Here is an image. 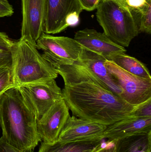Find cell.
Wrapping results in <instances>:
<instances>
[{
	"mask_svg": "<svg viewBox=\"0 0 151 152\" xmlns=\"http://www.w3.org/2000/svg\"><path fill=\"white\" fill-rule=\"evenodd\" d=\"M63 98L72 115L106 126L129 118L136 105L104 88L96 81L84 80L64 85Z\"/></svg>",
	"mask_w": 151,
	"mask_h": 152,
	"instance_id": "1",
	"label": "cell"
},
{
	"mask_svg": "<svg viewBox=\"0 0 151 152\" xmlns=\"http://www.w3.org/2000/svg\"><path fill=\"white\" fill-rule=\"evenodd\" d=\"M37 120L17 87L0 97V126L2 137L12 146L25 152L33 151L41 142Z\"/></svg>",
	"mask_w": 151,
	"mask_h": 152,
	"instance_id": "2",
	"label": "cell"
},
{
	"mask_svg": "<svg viewBox=\"0 0 151 152\" xmlns=\"http://www.w3.org/2000/svg\"><path fill=\"white\" fill-rule=\"evenodd\" d=\"M12 78L16 87L25 84L56 79L58 76L51 64L37 47L20 38L11 50Z\"/></svg>",
	"mask_w": 151,
	"mask_h": 152,
	"instance_id": "3",
	"label": "cell"
},
{
	"mask_svg": "<svg viewBox=\"0 0 151 152\" xmlns=\"http://www.w3.org/2000/svg\"><path fill=\"white\" fill-rule=\"evenodd\" d=\"M96 10L97 20L104 34L118 45L129 47L139 34L132 12L113 0H100Z\"/></svg>",
	"mask_w": 151,
	"mask_h": 152,
	"instance_id": "4",
	"label": "cell"
},
{
	"mask_svg": "<svg viewBox=\"0 0 151 152\" xmlns=\"http://www.w3.org/2000/svg\"><path fill=\"white\" fill-rule=\"evenodd\" d=\"M17 87L37 121L53 104L63 99L62 89L55 79L48 80Z\"/></svg>",
	"mask_w": 151,
	"mask_h": 152,
	"instance_id": "5",
	"label": "cell"
},
{
	"mask_svg": "<svg viewBox=\"0 0 151 152\" xmlns=\"http://www.w3.org/2000/svg\"><path fill=\"white\" fill-rule=\"evenodd\" d=\"M105 65L122 89L120 96L128 103L137 105L151 98V80L129 74L110 61Z\"/></svg>",
	"mask_w": 151,
	"mask_h": 152,
	"instance_id": "6",
	"label": "cell"
},
{
	"mask_svg": "<svg viewBox=\"0 0 151 152\" xmlns=\"http://www.w3.org/2000/svg\"><path fill=\"white\" fill-rule=\"evenodd\" d=\"M36 47L43 51L42 55L45 58L67 65L78 60L82 48L74 38L53 36L44 33L37 40Z\"/></svg>",
	"mask_w": 151,
	"mask_h": 152,
	"instance_id": "7",
	"label": "cell"
},
{
	"mask_svg": "<svg viewBox=\"0 0 151 152\" xmlns=\"http://www.w3.org/2000/svg\"><path fill=\"white\" fill-rule=\"evenodd\" d=\"M83 10L79 0H45L43 32L48 34L63 32L68 27V17L80 15Z\"/></svg>",
	"mask_w": 151,
	"mask_h": 152,
	"instance_id": "8",
	"label": "cell"
},
{
	"mask_svg": "<svg viewBox=\"0 0 151 152\" xmlns=\"http://www.w3.org/2000/svg\"><path fill=\"white\" fill-rule=\"evenodd\" d=\"M70 116L69 108L64 99L53 104L37 121V131L41 141L49 144L57 141Z\"/></svg>",
	"mask_w": 151,
	"mask_h": 152,
	"instance_id": "9",
	"label": "cell"
},
{
	"mask_svg": "<svg viewBox=\"0 0 151 152\" xmlns=\"http://www.w3.org/2000/svg\"><path fill=\"white\" fill-rule=\"evenodd\" d=\"M22 21L21 37L36 47L43 32L45 0H21Z\"/></svg>",
	"mask_w": 151,
	"mask_h": 152,
	"instance_id": "10",
	"label": "cell"
},
{
	"mask_svg": "<svg viewBox=\"0 0 151 152\" xmlns=\"http://www.w3.org/2000/svg\"><path fill=\"white\" fill-rule=\"evenodd\" d=\"M74 39L82 47L111 61L118 54L126 53L125 48L112 41L103 33L93 28H85L75 33Z\"/></svg>",
	"mask_w": 151,
	"mask_h": 152,
	"instance_id": "11",
	"label": "cell"
},
{
	"mask_svg": "<svg viewBox=\"0 0 151 152\" xmlns=\"http://www.w3.org/2000/svg\"><path fill=\"white\" fill-rule=\"evenodd\" d=\"M107 126L70 116L59 137L60 142L103 140Z\"/></svg>",
	"mask_w": 151,
	"mask_h": 152,
	"instance_id": "12",
	"label": "cell"
},
{
	"mask_svg": "<svg viewBox=\"0 0 151 152\" xmlns=\"http://www.w3.org/2000/svg\"><path fill=\"white\" fill-rule=\"evenodd\" d=\"M106 60L103 56L82 47L77 61L92 71L115 94L120 96L122 90L114 77L105 67Z\"/></svg>",
	"mask_w": 151,
	"mask_h": 152,
	"instance_id": "13",
	"label": "cell"
},
{
	"mask_svg": "<svg viewBox=\"0 0 151 152\" xmlns=\"http://www.w3.org/2000/svg\"><path fill=\"white\" fill-rule=\"evenodd\" d=\"M150 132L151 118H129L107 126L102 139L116 141L129 136Z\"/></svg>",
	"mask_w": 151,
	"mask_h": 152,
	"instance_id": "14",
	"label": "cell"
},
{
	"mask_svg": "<svg viewBox=\"0 0 151 152\" xmlns=\"http://www.w3.org/2000/svg\"><path fill=\"white\" fill-rule=\"evenodd\" d=\"M103 140L42 143L38 152H94L102 145Z\"/></svg>",
	"mask_w": 151,
	"mask_h": 152,
	"instance_id": "15",
	"label": "cell"
},
{
	"mask_svg": "<svg viewBox=\"0 0 151 152\" xmlns=\"http://www.w3.org/2000/svg\"><path fill=\"white\" fill-rule=\"evenodd\" d=\"M115 143L114 152H151V132L126 137Z\"/></svg>",
	"mask_w": 151,
	"mask_h": 152,
	"instance_id": "16",
	"label": "cell"
},
{
	"mask_svg": "<svg viewBox=\"0 0 151 152\" xmlns=\"http://www.w3.org/2000/svg\"><path fill=\"white\" fill-rule=\"evenodd\" d=\"M111 61L129 74L143 78L151 80L150 73L147 67L134 57L126 53L118 54L114 56Z\"/></svg>",
	"mask_w": 151,
	"mask_h": 152,
	"instance_id": "17",
	"label": "cell"
},
{
	"mask_svg": "<svg viewBox=\"0 0 151 152\" xmlns=\"http://www.w3.org/2000/svg\"><path fill=\"white\" fill-rule=\"evenodd\" d=\"M138 26L139 33L151 34V0H146V3L140 10L133 13Z\"/></svg>",
	"mask_w": 151,
	"mask_h": 152,
	"instance_id": "18",
	"label": "cell"
},
{
	"mask_svg": "<svg viewBox=\"0 0 151 152\" xmlns=\"http://www.w3.org/2000/svg\"><path fill=\"white\" fill-rule=\"evenodd\" d=\"M14 42L8 36L0 32V68L12 67L11 50Z\"/></svg>",
	"mask_w": 151,
	"mask_h": 152,
	"instance_id": "19",
	"label": "cell"
},
{
	"mask_svg": "<svg viewBox=\"0 0 151 152\" xmlns=\"http://www.w3.org/2000/svg\"><path fill=\"white\" fill-rule=\"evenodd\" d=\"M16 86L12 78L11 68H0V97L6 90Z\"/></svg>",
	"mask_w": 151,
	"mask_h": 152,
	"instance_id": "20",
	"label": "cell"
},
{
	"mask_svg": "<svg viewBox=\"0 0 151 152\" xmlns=\"http://www.w3.org/2000/svg\"><path fill=\"white\" fill-rule=\"evenodd\" d=\"M131 116L133 118H151V98L136 105Z\"/></svg>",
	"mask_w": 151,
	"mask_h": 152,
	"instance_id": "21",
	"label": "cell"
},
{
	"mask_svg": "<svg viewBox=\"0 0 151 152\" xmlns=\"http://www.w3.org/2000/svg\"><path fill=\"white\" fill-rule=\"evenodd\" d=\"M13 12L12 6L8 1L0 0V18L11 16Z\"/></svg>",
	"mask_w": 151,
	"mask_h": 152,
	"instance_id": "22",
	"label": "cell"
},
{
	"mask_svg": "<svg viewBox=\"0 0 151 152\" xmlns=\"http://www.w3.org/2000/svg\"><path fill=\"white\" fill-rule=\"evenodd\" d=\"M146 0H127V4L132 14L138 11L146 3Z\"/></svg>",
	"mask_w": 151,
	"mask_h": 152,
	"instance_id": "23",
	"label": "cell"
},
{
	"mask_svg": "<svg viewBox=\"0 0 151 152\" xmlns=\"http://www.w3.org/2000/svg\"><path fill=\"white\" fill-rule=\"evenodd\" d=\"M82 9L87 11H92L96 9L100 0H79Z\"/></svg>",
	"mask_w": 151,
	"mask_h": 152,
	"instance_id": "24",
	"label": "cell"
},
{
	"mask_svg": "<svg viewBox=\"0 0 151 152\" xmlns=\"http://www.w3.org/2000/svg\"><path fill=\"white\" fill-rule=\"evenodd\" d=\"M0 152H25L8 144L2 136L0 138Z\"/></svg>",
	"mask_w": 151,
	"mask_h": 152,
	"instance_id": "25",
	"label": "cell"
},
{
	"mask_svg": "<svg viewBox=\"0 0 151 152\" xmlns=\"http://www.w3.org/2000/svg\"><path fill=\"white\" fill-rule=\"evenodd\" d=\"M115 141H108L103 143L102 145L94 152H114L115 149Z\"/></svg>",
	"mask_w": 151,
	"mask_h": 152,
	"instance_id": "26",
	"label": "cell"
},
{
	"mask_svg": "<svg viewBox=\"0 0 151 152\" xmlns=\"http://www.w3.org/2000/svg\"><path fill=\"white\" fill-rule=\"evenodd\" d=\"M113 1L119 4L120 5L122 6V7H124V8H126V9H128V10H130L127 4V0H113Z\"/></svg>",
	"mask_w": 151,
	"mask_h": 152,
	"instance_id": "27",
	"label": "cell"
},
{
	"mask_svg": "<svg viewBox=\"0 0 151 152\" xmlns=\"http://www.w3.org/2000/svg\"><path fill=\"white\" fill-rule=\"evenodd\" d=\"M4 1H7V0H4Z\"/></svg>",
	"mask_w": 151,
	"mask_h": 152,
	"instance_id": "28",
	"label": "cell"
}]
</instances>
